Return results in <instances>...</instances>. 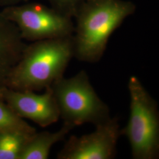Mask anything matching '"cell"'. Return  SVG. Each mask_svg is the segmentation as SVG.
<instances>
[{
	"mask_svg": "<svg viewBox=\"0 0 159 159\" xmlns=\"http://www.w3.org/2000/svg\"><path fill=\"white\" fill-rule=\"evenodd\" d=\"M74 57L73 35L34 41L25 46L6 87L17 91H41L64 77Z\"/></svg>",
	"mask_w": 159,
	"mask_h": 159,
	"instance_id": "6da1fadb",
	"label": "cell"
},
{
	"mask_svg": "<svg viewBox=\"0 0 159 159\" xmlns=\"http://www.w3.org/2000/svg\"><path fill=\"white\" fill-rule=\"evenodd\" d=\"M135 9L133 3L123 0L85 1L74 16V57L84 63L98 62L111 34Z\"/></svg>",
	"mask_w": 159,
	"mask_h": 159,
	"instance_id": "7a4b0ae2",
	"label": "cell"
},
{
	"mask_svg": "<svg viewBox=\"0 0 159 159\" xmlns=\"http://www.w3.org/2000/svg\"><path fill=\"white\" fill-rule=\"evenodd\" d=\"M130 116L121 129L130 145L134 159H155L159 154V111L157 102L149 94L138 77L128 81Z\"/></svg>",
	"mask_w": 159,
	"mask_h": 159,
	"instance_id": "3957f363",
	"label": "cell"
},
{
	"mask_svg": "<svg viewBox=\"0 0 159 159\" xmlns=\"http://www.w3.org/2000/svg\"><path fill=\"white\" fill-rule=\"evenodd\" d=\"M51 88L63 124L73 128L86 123L96 126L111 117L107 104L97 95L84 70L70 78L63 77Z\"/></svg>",
	"mask_w": 159,
	"mask_h": 159,
	"instance_id": "277c9868",
	"label": "cell"
},
{
	"mask_svg": "<svg viewBox=\"0 0 159 159\" xmlns=\"http://www.w3.org/2000/svg\"><path fill=\"white\" fill-rule=\"evenodd\" d=\"M14 24L23 40L36 41L72 36V18L40 3L13 5L1 11Z\"/></svg>",
	"mask_w": 159,
	"mask_h": 159,
	"instance_id": "5b68a950",
	"label": "cell"
},
{
	"mask_svg": "<svg viewBox=\"0 0 159 159\" xmlns=\"http://www.w3.org/2000/svg\"><path fill=\"white\" fill-rule=\"evenodd\" d=\"M81 136H71L57 156L58 159H111L117 153L121 136L119 119L111 117Z\"/></svg>",
	"mask_w": 159,
	"mask_h": 159,
	"instance_id": "8992f818",
	"label": "cell"
},
{
	"mask_svg": "<svg viewBox=\"0 0 159 159\" xmlns=\"http://www.w3.org/2000/svg\"><path fill=\"white\" fill-rule=\"evenodd\" d=\"M0 97L18 117L30 120L42 127L51 125L60 119L51 87L41 94L34 91L14 90L6 87L0 92Z\"/></svg>",
	"mask_w": 159,
	"mask_h": 159,
	"instance_id": "52a82bcc",
	"label": "cell"
},
{
	"mask_svg": "<svg viewBox=\"0 0 159 159\" xmlns=\"http://www.w3.org/2000/svg\"><path fill=\"white\" fill-rule=\"evenodd\" d=\"M26 46L16 25L0 11V92Z\"/></svg>",
	"mask_w": 159,
	"mask_h": 159,
	"instance_id": "ba28073f",
	"label": "cell"
},
{
	"mask_svg": "<svg viewBox=\"0 0 159 159\" xmlns=\"http://www.w3.org/2000/svg\"><path fill=\"white\" fill-rule=\"evenodd\" d=\"M73 129L70 125L63 124L62 127L56 132L36 131L27 143L20 159H48L53 145L64 140Z\"/></svg>",
	"mask_w": 159,
	"mask_h": 159,
	"instance_id": "9c48e42d",
	"label": "cell"
},
{
	"mask_svg": "<svg viewBox=\"0 0 159 159\" xmlns=\"http://www.w3.org/2000/svg\"><path fill=\"white\" fill-rule=\"evenodd\" d=\"M35 132L31 125L0 130V159H20L24 148Z\"/></svg>",
	"mask_w": 159,
	"mask_h": 159,
	"instance_id": "30bf717a",
	"label": "cell"
},
{
	"mask_svg": "<svg viewBox=\"0 0 159 159\" xmlns=\"http://www.w3.org/2000/svg\"><path fill=\"white\" fill-rule=\"evenodd\" d=\"M30 126L13 112L0 97V130L8 128H25Z\"/></svg>",
	"mask_w": 159,
	"mask_h": 159,
	"instance_id": "8fae6325",
	"label": "cell"
},
{
	"mask_svg": "<svg viewBox=\"0 0 159 159\" xmlns=\"http://www.w3.org/2000/svg\"><path fill=\"white\" fill-rule=\"evenodd\" d=\"M52 7L71 18L74 17L85 0H47Z\"/></svg>",
	"mask_w": 159,
	"mask_h": 159,
	"instance_id": "7c38bea8",
	"label": "cell"
},
{
	"mask_svg": "<svg viewBox=\"0 0 159 159\" xmlns=\"http://www.w3.org/2000/svg\"><path fill=\"white\" fill-rule=\"evenodd\" d=\"M23 0H0V7H6L8 6L18 4Z\"/></svg>",
	"mask_w": 159,
	"mask_h": 159,
	"instance_id": "4fadbf2b",
	"label": "cell"
},
{
	"mask_svg": "<svg viewBox=\"0 0 159 159\" xmlns=\"http://www.w3.org/2000/svg\"><path fill=\"white\" fill-rule=\"evenodd\" d=\"M23 1H27V0H23Z\"/></svg>",
	"mask_w": 159,
	"mask_h": 159,
	"instance_id": "5bb4252c",
	"label": "cell"
},
{
	"mask_svg": "<svg viewBox=\"0 0 159 159\" xmlns=\"http://www.w3.org/2000/svg\"><path fill=\"white\" fill-rule=\"evenodd\" d=\"M85 1H87V0H85Z\"/></svg>",
	"mask_w": 159,
	"mask_h": 159,
	"instance_id": "9a60e30c",
	"label": "cell"
}]
</instances>
